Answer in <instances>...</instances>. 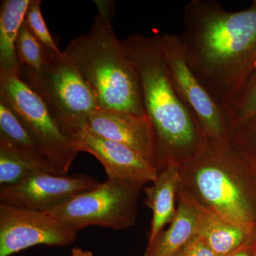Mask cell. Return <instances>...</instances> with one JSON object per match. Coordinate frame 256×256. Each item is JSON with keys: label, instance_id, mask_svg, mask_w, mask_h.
<instances>
[{"label": "cell", "instance_id": "cell-25", "mask_svg": "<svg viewBox=\"0 0 256 256\" xmlns=\"http://www.w3.org/2000/svg\"><path fill=\"white\" fill-rule=\"evenodd\" d=\"M70 256H94L92 252L88 250H84L80 248H74L72 250Z\"/></svg>", "mask_w": 256, "mask_h": 256}, {"label": "cell", "instance_id": "cell-17", "mask_svg": "<svg viewBox=\"0 0 256 256\" xmlns=\"http://www.w3.org/2000/svg\"><path fill=\"white\" fill-rule=\"evenodd\" d=\"M31 0H4L0 8V73L18 74L16 52L18 32Z\"/></svg>", "mask_w": 256, "mask_h": 256}, {"label": "cell", "instance_id": "cell-21", "mask_svg": "<svg viewBox=\"0 0 256 256\" xmlns=\"http://www.w3.org/2000/svg\"><path fill=\"white\" fill-rule=\"evenodd\" d=\"M228 142L256 169V116L232 128Z\"/></svg>", "mask_w": 256, "mask_h": 256}, {"label": "cell", "instance_id": "cell-11", "mask_svg": "<svg viewBox=\"0 0 256 256\" xmlns=\"http://www.w3.org/2000/svg\"><path fill=\"white\" fill-rule=\"evenodd\" d=\"M79 152L95 156L104 166L108 178H120L146 184L152 183L159 171L150 162L127 146L80 128L69 134Z\"/></svg>", "mask_w": 256, "mask_h": 256}, {"label": "cell", "instance_id": "cell-20", "mask_svg": "<svg viewBox=\"0 0 256 256\" xmlns=\"http://www.w3.org/2000/svg\"><path fill=\"white\" fill-rule=\"evenodd\" d=\"M16 52L20 66L40 72L46 60V50L30 31L24 22L16 42Z\"/></svg>", "mask_w": 256, "mask_h": 256}, {"label": "cell", "instance_id": "cell-23", "mask_svg": "<svg viewBox=\"0 0 256 256\" xmlns=\"http://www.w3.org/2000/svg\"><path fill=\"white\" fill-rule=\"evenodd\" d=\"M174 256H218L208 247L204 240L198 236L194 237L191 242Z\"/></svg>", "mask_w": 256, "mask_h": 256}, {"label": "cell", "instance_id": "cell-16", "mask_svg": "<svg viewBox=\"0 0 256 256\" xmlns=\"http://www.w3.org/2000/svg\"><path fill=\"white\" fill-rule=\"evenodd\" d=\"M40 173L60 174L46 156L25 152L0 137V184L12 185Z\"/></svg>", "mask_w": 256, "mask_h": 256}, {"label": "cell", "instance_id": "cell-14", "mask_svg": "<svg viewBox=\"0 0 256 256\" xmlns=\"http://www.w3.org/2000/svg\"><path fill=\"white\" fill-rule=\"evenodd\" d=\"M180 182V168L170 166L160 172L151 186L144 188V204L152 213L148 244L156 239L176 215Z\"/></svg>", "mask_w": 256, "mask_h": 256}, {"label": "cell", "instance_id": "cell-13", "mask_svg": "<svg viewBox=\"0 0 256 256\" xmlns=\"http://www.w3.org/2000/svg\"><path fill=\"white\" fill-rule=\"evenodd\" d=\"M176 215L169 227L146 246L144 256H174L197 235L202 208L182 194H178Z\"/></svg>", "mask_w": 256, "mask_h": 256}, {"label": "cell", "instance_id": "cell-22", "mask_svg": "<svg viewBox=\"0 0 256 256\" xmlns=\"http://www.w3.org/2000/svg\"><path fill=\"white\" fill-rule=\"evenodd\" d=\"M41 4V0H31L25 15V24L45 50L48 52H60L42 16Z\"/></svg>", "mask_w": 256, "mask_h": 256}, {"label": "cell", "instance_id": "cell-2", "mask_svg": "<svg viewBox=\"0 0 256 256\" xmlns=\"http://www.w3.org/2000/svg\"><path fill=\"white\" fill-rule=\"evenodd\" d=\"M121 42L139 76L144 111L156 134L158 171L170 166L180 169L200 156L208 138L175 90L159 35L136 34Z\"/></svg>", "mask_w": 256, "mask_h": 256}, {"label": "cell", "instance_id": "cell-3", "mask_svg": "<svg viewBox=\"0 0 256 256\" xmlns=\"http://www.w3.org/2000/svg\"><path fill=\"white\" fill-rule=\"evenodd\" d=\"M95 3L99 12L90 30L74 38L63 53L90 86L100 110L146 116L137 70L111 25L114 2Z\"/></svg>", "mask_w": 256, "mask_h": 256}, {"label": "cell", "instance_id": "cell-15", "mask_svg": "<svg viewBox=\"0 0 256 256\" xmlns=\"http://www.w3.org/2000/svg\"><path fill=\"white\" fill-rule=\"evenodd\" d=\"M256 235L252 230L232 223L214 212L202 210L197 236L218 256H226L250 242Z\"/></svg>", "mask_w": 256, "mask_h": 256}, {"label": "cell", "instance_id": "cell-26", "mask_svg": "<svg viewBox=\"0 0 256 256\" xmlns=\"http://www.w3.org/2000/svg\"><path fill=\"white\" fill-rule=\"evenodd\" d=\"M254 256H256V249H255V252H254Z\"/></svg>", "mask_w": 256, "mask_h": 256}, {"label": "cell", "instance_id": "cell-10", "mask_svg": "<svg viewBox=\"0 0 256 256\" xmlns=\"http://www.w3.org/2000/svg\"><path fill=\"white\" fill-rule=\"evenodd\" d=\"M100 183L87 175L40 173L14 184L0 186V204L47 212Z\"/></svg>", "mask_w": 256, "mask_h": 256}, {"label": "cell", "instance_id": "cell-8", "mask_svg": "<svg viewBox=\"0 0 256 256\" xmlns=\"http://www.w3.org/2000/svg\"><path fill=\"white\" fill-rule=\"evenodd\" d=\"M160 46L175 90L196 116L210 140L228 142L232 127L225 109L204 86L188 65L180 36L159 35Z\"/></svg>", "mask_w": 256, "mask_h": 256}, {"label": "cell", "instance_id": "cell-7", "mask_svg": "<svg viewBox=\"0 0 256 256\" xmlns=\"http://www.w3.org/2000/svg\"><path fill=\"white\" fill-rule=\"evenodd\" d=\"M0 99L14 111L60 174H67L80 152L40 96L18 74L0 73Z\"/></svg>", "mask_w": 256, "mask_h": 256}, {"label": "cell", "instance_id": "cell-9", "mask_svg": "<svg viewBox=\"0 0 256 256\" xmlns=\"http://www.w3.org/2000/svg\"><path fill=\"white\" fill-rule=\"evenodd\" d=\"M77 232L47 212L0 204V256H11L38 245L66 246Z\"/></svg>", "mask_w": 256, "mask_h": 256}, {"label": "cell", "instance_id": "cell-19", "mask_svg": "<svg viewBox=\"0 0 256 256\" xmlns=\"http://www.w3.org/2000/svg\"><path fill=\"white\" fill-rule=\"evenodd\" d=\"M225 111L232 130L256 116V67Z\"/></svg>", "mask_w": 256, "mask_h": 256}, {"label": "cell", "instance_id": "cell-12", "mask_svg": "<svg viewBox=\"0 0 256 256\" xmlns=\"http://www.w3.org/2000/svg\"><path fill=\"white\" fill-rule=\"evenodd\" d=\"M85 128L97 136L128 146L158 169L156 134L146 116L98 110L89 116Z\"/></svg>", "mask_w": 256, "mask_h": 256}, {"label": "cell", "instance_id": "cell-4", "mask_svg": "<svg viewBox=\"0 0 256 256\" xmlns=\"http://www.w3.org/2000/svg\"><path fill=\"white\" fill-rule=\"evenodd\" d=\"M180 178L178 193L202 210L256 230V169L230 143L208 140Z\"/></svg>", "mask_w": 256, "mask_h": 256}, {"label": "cell", "instance_id": "cell-24", "mask_svg": "<svg viewBox=\"0 0 256 256\" xmlns=\"http://www.w3.org/2000/svg\"><path fill=\"white\" fill-rule=\"evenodd\" d=\"M256 235L255 238L239 248L236 250L226 256H254L255 252Z\"/></svg>", "mask_w": 256, "mask_h": 256}, {"label": "cell", "instance_id": "cell-18", "mask_svg": "<svg viewBox=\"0 0 256 256\" xmlns=\"http://www.w3.org/2000/svg\"><path fill=\"white\" fill-rule=\"evenodd\" d=\"M0 137L4 138L20 150L37 156H45L18 116L12 110L11 108L1 99Z\"/></svg>", "mask_w": 256, "mask_h": 256}, {"label": "cell", "instance_id": "cell-1", "mask_svg": "<svg viewBox=\"0 0 256 256\" xmlns=\"http://www.w3.org/2000/svg\"><path fill=\"white\" fill-rule=\"evenodd\" d=\"M180 36L192 72L226 108L256 67V0L239 12L215 0H192Z\"/></svg>", "mask_w": 256, "mask_h": 256}, {"label": "cell", "instance_id": "cell-5", "mask_svg": "<svg viewBox=\"0 0 256 256\" xmlns=\"http://www.w3.org/2000/svg\"><path fill=\"white\" fill-rule=\"evenodd\" d=\"M18 76L40 96L68 137L85 128L89 116L100 110L90 86L63 52L46 50L40 72L20 66Z\"/></svg>", "mask_w": 256, "mask_h": 256}, {"label": "cell", "instance_id": "cell-6", "mask_svg": "<svg viewBox=\"0 0 256 256\" xmlns=\"http://www.w3.org/2000/svg\"><path fill=\"white\" fill-rule=\"evenodd\" d=\"M144 184L107 178L97 188L47 212L74 232L89 226L124 230L137 218L138 202Z\"/></svg>", "mask_w": 256, "mask_h": 256}]
</instances>
